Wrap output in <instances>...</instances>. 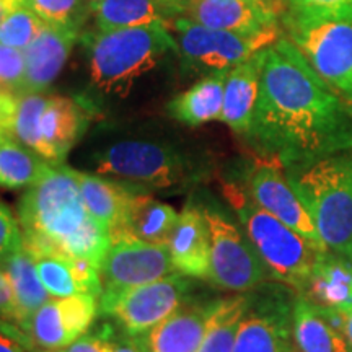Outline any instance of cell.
I'll use <instances>...</instances> for the list:
<instances>
[{"label": "cell", "instance_id": "obj_1", "mask_svg": "<svg viewBox=\"0 0 352 352\" xmlns=\"http://www.w3.org/2000/svg\"><path fill=\"white\" fill-rule=\"evenodd\" d=\"M259 94L245 135L259 157L285 171L352 148V109L289 38L259 51Z\"/></svg>", "mask_w": 352, "mask_h": 352}, {"label": "cell", "instance_id": "obj_2", "mask_svg": "<svg viewBox=\"0 0 352 352\" xmlns=\"http://www.w3.org/2000/svg\"><path fill=\"white\" fill-rule=\"evenodd\" d=\"M19 222L23 246L33 256L63 254L101 267L111 245L109 228L88 212L78 188V170L52 165L41 182L20 197Z\"/></svg>", "mask_w": 352, "mask_h": 352}, {"label": "cell", "instance_id": "obj_3", "mask_svg": "<svg viewBox=\"0 0 352 352\" xmlns=\"http://www.w3.org/2000/svg\"><path fill=\"white\" fill-rule=\"evenodd\" d=\"M87 164L91 173L148 195L183 192L204 176L199 162L182 144L157 138L114 139L96 147Z\"/></svg>", "mask_w": 352, "mask_h": 352}, {"label": "cell", "instance_id": "obj_4", "mask_svg": "<svg viewBox=\"0 0 352 352\" xmlns=\"http://www.w3.org/2000/svg\"><path fill=\"white\" fill-rule=\"evenodd\" d=\"M88 74L94 87L108 96H126L134 83L157 67L178 44L168 25H145L132 28L88 33Z\"/></svg>", "mask_w": 352, "mask_h": 352}, {"label": "cell", "instance_id": "obj_5", "mask_svg": "<svg viewBox=\"0 0 352 352\" xmlns=\"http://www.w3.org/2000/svg\"><path fill=\"white\" fill-rule=\"evenodd\" d=\"M222 192L271 279L297 294L305 292L314 276L318 250L300 233L259 208L245 188L223 182Z\"/></svg>", "mask_w": 352, "mask_h": 352}, {"label": "cell", "instance_id": "obj_6", "mask_svg": "<svg viewBox=\"0 0 352 352\" xmlns=\"http://www.w3.org/2000/svg\"><path fill=\"white\" fill-rule=\"evenodd\" d=\"M329 252L352 258V148L285 171Z\"/></svg>", "mask_w": 352, "mask_h": 352}, {"label": "cell", "instance_id": "obj_7", "mask_svg": "<svg viewBox=\"0 0 352 352\" xmlns=\"http://www.w3.org/2000/svg\"><path fill=\"white\" fill-rule=\"evenodd\" d=\"M175 39L178 44L176 54L183 67L192 74L228 72L254 54L277 41L280 32L261 34H243L227 30H215L196 21L178 16L171 21Z\"/></svg>", "mask_w": 352, "mask_h": 352}, {"label": "cell", "instance_id": "obj_8", "mask_svg": "<svg viewBox=\"0 0 352 352\" xmlns=\"http://www.w3.org/2000/svg\"><path fill=\"white\" fill-rule=\"evenodd\" d=\"M280 26L323 82L352 107V21L280 16Z\"/></svg>", "mask_w": 352, "mask_h": 352}, {"label": "cell", "instance_id": "obj_9", "mask_svg": "<svg viewBox=\"0 0 352 352\" xmlns=\"http://www.w3.org/2000/svg\"><path fill=\"white\" fill-rule=\"evenodd\" d=\"M210 233L209 283L233 294H246L267 280V270L248 240L219 206H201Z\"/></svg>", "mask_w": 352, "mask_h": 352}, {"label": "cell", "instance_id": "obj_10", "mask_svg": "<svg viewBox=\"0 0 352 352\" xmlns=\"http://www.w3.org/2000/svg\"><path fill=\"white\" fill-rule=\"evenodd\" d=\"M191 277L171 274L113 297H100V315L132 336H142L175 314L191 296Z\"/></svg>", "mask_w": 352, "mask_h": 352}, {"label": "cell", "instance_id": "obj_11", "mask_svg": "<svg viewBox=\"0 0 352 352\" xmlns=\"http://www.w3.org/2000/svg\"><path fill=\"white\" fill-rule=\"evenodd\" d=\"M294 298L285 285L264 283L250 292L232 352H284L292 344Z\"/></svg>", "mask_w": 352, "mask_h": 352}, {"label": "cell", "instance_id": "obj_12", "mask_svg": "<svg viewBox=\"0 0 352 352\" xmlns=\"http://www.w3.org/2000/svg\"><path fill=\"white\" fill-rule=\"evenodd\" d=\"M176 272L168 245L148 243L118 233L111 235V245L100 267L101 297L118 296Z\"/></svg>", "mask_w": 352, "mask_h": 352}, {"label": "cell", "instance_id": "obj_13", "mask_svg": "<svg viewBox=\"0 0 352 352\" xmlns=\"http://www.w3.org/2000/svg\"><path fill=\"white\" fill-rule=\"evenodd\" d=\"M245 189L259 208L300 233L320 253L329 252L283 165L271 158H256L250 168Z\"/></svg>", "mask_w": 352, "mask_h": 352}, {"label": "cell", "instance_id": "obj_14", "mask_svg": "<svg viewBox=\"0 0 352 352\" xmlns=\"http://www.w3.org/2000/svg\"><path fill=\"white\" fill-rule=\"evenodd\" d=\"M98 315V298L76 294L51 298L20 328L28 334L38 352H57L90 331Z\"/></svg>", "mask_w": 352, "mask_h": 352}, {"label": "cell", "instance_id": "obj_15", "mask_svg": "<svg viewBox=\"0 0 352 352\" xmlns=\"http://www.w3.org/2000/svg\"><path fill=\"white\" fill-rule=\"evenodd\" d=\"M283 8L258 0H188L183 16L215 30L243 34L280 32Z\"/></svg>", "mask_w": 352, "mask_h": 352}, {"label": "cell", "instance_id": "obj_16", "mask_svg": "<svg viewBox=\"0 0 352 352\" xmlns=\"http://www.w3.org/2000/svg\"><path fill=\"white\" fill-rule=\"evenodd\" d=\"M91 107L80 98L50 96L41 116L44 158L51 164H65V158L83 138L91 121Z\"/></svg>", "mask_w": 352, "mask_h": 352}, {"label": "cell", "instance_id": "obj_17", "mask_svg": "<svg viewBox=\"0 0 352 352\" xmlns=\"http://www.w3.org/2000/svg\"><path fill=\"white\" fill-rule=\"evenodd\" d=\"M166 245L175 270L179 274L209 280L210 233L199 204L188 202L184 206Z\"/></svg>", "mask_w": 352, "mask_h": 352}, {"label": "cell", "instance_id": "obj_18", "mask_svg": "<svg viewBox=\"0 0 352 352\" xmlns=\"http://www.w3.org/2000/svg\"><path fill=\"white\" fill-rule=\"evenodd\" d=\"M77 39L76 32L44 23L38 36L23 51L26 63L23 94H44L56 82Z\"/></svg>", "mask_w": 352, "mask_h": 352}, {"label": "cell", "instance_id": "obj_19", "mask_svg": "<svg viewBox=\"0 0 352 352\" xmlns=\"http://www.w3.org/2000/svg\"><path fill=\"white\" fill-rule=\"evenodd\" d=\"M215 300L188 298L175 314L142 334L147 352H197Z\"/></svg>", "mask_w": 352, "mask_h": 352}, {"label": "cell", "instance_id": "obj_20", "mask_svg": "<svg viewBox=\"0 0 352 352\" xmlns=\"http://www.w3.org/2000/svg\"><path fill=\"white\" fill-rule=\"evenodd\" d=\"M292 341L300 352H352L331 314L305 294L294 298Z\"/></svg>", "mask_w": 352, "mask_h": 352}, {"label": "cell", "instance_id": "obj_21", "mask_svg": "<svg viewBox=\"0 0 352 352\" xmlns=\"http://www.w3.org/2000/svg\"><path fill=\"white\" fill-rule=\"evenodd\" d=\"M259 69L261 63L258 52L227 74L220 121L240 135L248 134L252 126L259 94Z\"/></svg>", "mask_w": 352, "mask_h": 352}, {"label": "cell", "instance_id": "obj_22", "mask_svg": "<svg viewBox=\"0 0 352 352\" xmlns=\"http://www.w3.org/2000/svg\"><path fill=\"white\" fill-rule=\"evenodd\" d=\"M78 188L88 212L116 233L121 230L126 210L138 189L91 171L78 170Z\"/></svg>", "mask_w": 352, "mask_h": 352}, {"label": "cell", "instance_id": "obj_23", "mask_svg": "<svg viewBox=\"0 0 352 352\" xmlns=\"http://www.w3.org/2000/svg\"><path fill=\"white\" fill-rule=\"evenodd\" d=\"M227 74L215 72L204 76L186 91L175 96L166 108L170 116L189 127L220 121Z\"/></svg>", "mask_w": 352, "mask_h": 352}, {"label": "cell", "instance_id": "obj_24", "mask_svg": "<svg viewBox=\"0 0 352 352\" xmlns=\"http://www.w3.org/2000/svg\"><path fill=\"white\" fill-rule=\"evenodd\" d=\"M178 217L179 214L176 212L173 206L155 199L148 192L135 191L126 210L121 230L113 235L127 233L134 239L148 241V243L166 245Z\"/></svg>", "mask_w": 352, "mask_h": 352}, {"label": "cell", "instance_id": "obj_25", "mask_svg": "<svg viewBox=\"0 0 352 352\" xmlns=\"http://www.w3.org/2000/svg\"><path fill=\"white\" fill-rule=\"evenodd\" d=\"M305 296L321 308L352 305V261L333 252L320 253Z\"/></svg>", "mask_w": 352, "mask_h": 352}, {"label": "cell", "instance_id": "obj_26", "mask_svg": "<svg viewBox=\"0 0 352 352\" xmlns=\"http://www.w3.org/2000/svg\"><path fill=\"white\" fill-rule=\"evenodd\" d=\"M0 267L6 272L8 283L12 285L13 297L16 302V314H19L16 324L21 327L38 308L50 302L52 297L39 277L33 254L25 246L3 259Z\"/></svg>", "mask_w": 352, "mask_h": 352}, {"label": "cell", "instance_id": "obj_27", "mask_svg": "<svg viewBox=\"0 0 352 352\" xmlns=\"http://www.w3.org/2000/svg\"><path fill=\"white\" fill-rule=\"evenodd\" d=\"M54 164L13 139H0V188L16 191L41 182Z\"/></svg>", "mask_w": 352, "mask_h": 352}, {"label": "cell", "instance_id": "obj_28", "mask_svg": "<svg viewBox=\"0 0 352 352\" xmlns=\"http://www.w3.org/2000/svg\"><path fill=\"white\" fill-rule=\"evenodd\" d=\"M248 302L250 292L217 298L197 352H232Z\"/></svg>", "mask_w": 352, "mask_h": 352}, {"label": "cell", "instance_id": "obj_29", "mask_svg": "<svg viewBox=\"0 0 352 352\" xmlns=\"http://www.w3.org/2000/svg\"><path fill=\"white\" fill-rule=\"evenodd\" d=\"M98 32L145 25H168L153 0H101L91 8Z\"/></svg>", "mask_w": 352, "mask_h": 352}, {"label": "cell", "instance_id": "obj_30", "mask_svg": "<svg viewBox=\"0 0 352 352\" xmlns=\"http://www.w3.org/2000/svg\"><path fill=\"white\" fill-rule=\"evenodd\" d=\"M50 96L44 94H21L16 96V109L12 124V139L44 157L41 116Z\"/></svg>", "mask_w": 352, "mask_h": 352}, {"label": "cell", "instance_id": "obj_31", "mask_svg": "<svg viewBox=\"0 0 352 352\" xmlns=\"http://www.w3.org/2000/svg\"><path fill=\"white\" fill-rule=\"evenodd\" d=\"M44 23L80 33L91 13L90 0H23Z\"/></svg>", "mask_w": 352, "mask_h": 352}, {"label": "cell", "instance_id": "obj_32", "mask_svg": "<svg viewBox=\"0 0 352 352\" xmlns=\"http://www.w3.org/2000/svg\"><path fill=\"white\" fill-rule=\"evenodd\" d=\"M44 287L52 298H63L82 294L74 272L72 258L63 254H36L33 256Z\"/></svg>", "mask_w": 352, "mask_h": 352}, {"label": "cell", "instance_id": "obj_33", "mask_svg": "<svg viewBox=\"0 0 352 352\" xmlns=\"http://www.w3.org/2000/svg\"><path fill=\"white\" fill-rule=\"evenodd\" d=\"M280 16L303 21H352V0H284Z\"/></svg>", "mask_w": 352, "mask_h": 352}, {"label": "cell", "instance_id": "obj_34", "mask_svg": "<svg viewBox=\"0 0 352 352\" xmlns=\"http://www.w3.org/2000/svg\"><path fill=\"white\" fill-rule=\"evenodd\" d=\"M44 21L28 7L19 6L8 13L0 23V43L15 50L25 51L38 36Z\"/></svg>", "mask_w": 352, "mask_h": 352}, {"label": "cell", "instance_id": "obj_35", "mask_svg": "<svg viewBox=\"0 0 352 352\" xmlns=\"http://www.w3.org/2000/svg\"><path fill=\"white\" fill-rule=\"evenodd\" d=\"M26 63L25 52L0 43V88L13 95L23 94Z\"/></svg>", "mask_w": 352, "mask_h": 352}, {"label": "cell", "instance_id": "obj_36", "mask_svg": "<svg viewBox=\"0 0 352 352\" xmlns=\"http://www.w3.org/2000/svg\"><path fill=\"white\" fill-rule=\"evenodd\" d=\"M23 246V232L10 208L0 199V263Z\"/></svg>", "mask_w": 352, "mask_h": 352}, {"label": "cell", "instance_id": "obj_37", "mask_svg": "<svg viewBox=\"0 0 352 352\" xmlns=\"http://www.w3.org/2000/svg\"><path fill=\"white\" fill-rule=\"evenodd\" d=\"M114 331H116V324L113 321L103 323L101 327L90 329L72 344L57 352H111Z\"/></svg>", "mask_w": 352, "mask_h": 352}, {"label": "cell", "instance_id": "obj_38", "mask_svg": "<svg viewBox=\"0 0 352 352\" xmlns=\"http://www.w3.org/2000/svg\"><path fill=\"white\" fill-rule=\"evenodd\" d=\"M0 352H38L23 329L13 321L0 318Z\"/></svg>", "mask_w": 352, "mask_h": 352}, {"label": "cell", "instance_id": "obj_39", "mask_svg": "<svg viewBox=\"0 0 352 352\" xmlns=\"http://www.w3.org/2000/svg\"><path fill=\"white\" fill-rule=\"evenodd\" d=\"M16 109V95L0 88V139H12V124Z\"/></svg>", "mask_w": 352, "mask_h": 352}, {"label": "cell", "instance_id": "obj_40", "mask_svg": "<svg viewBox=\"0 0 352 352\" xmlns=\"http://www.w3.org/2000/svg\"><path fill=\"white\" fill-rule=\"evenodd\" d=\"M0 318L13 321H19V314H16V302L13 297L12 285L8 283L6 272L0 267Z\"/></svg>", "mask_w": 352, "mask_h": 352}, {"label": "cell", "instance_id": "obj_41", "mask_svg": "<svg viewBox=\"0 0 352 352\" xmlns=\"http://www.w3.org/2000/svg\"><path fill=\"white\" fill-rule=\"evenodd\" d=\"M111 352H147V347L144 344L142 336H132L116 327Z\"/></svg>", "mask_w": 352, "mask_h": 352}, {"label": "cell", "instance_id": "obj_42", "mask_svg": "<svg viewBox=\"0 0 352 352\" xmlns=\"http://www.w3.org/2000/svg\"><path fill=\"white\" fill-rule=\"evenodd\" d=\"M327 310L331 314L334 321H336V324L346 336V340L349 342L352 349V305L338 308V310H331V308H327Z\"/></svg>", "mask_w": 352, "mask_h": 352}, {"label": "cell", "instance_id": "obj_43", "mask_svg": "<svg viewBox=\"0 0 352 352\" xmlns=\"http://www.w3.org/2000/svg\"><path fill=\"white\" fill-rule=\"evenodd\" d=\"M160 8L162 13L165 15V19L175 15H183L184 6H186L188 0H153Z\"/></svg>", "mask_w": 352, "mask_h": 352}, {"label": "cell", "instance_id": "obj_44", "mask_svg": "<svg viewBox=\"0 0 352 352\" xmlns=\"http://www.w3.org/2000/svg\"><path fill=\"white\" fill-rule=\"evenodd\" d=\"M23 6V0H0V23L6 16L10 13L13 8Z\"/></svg>", "mask_w": 352, "mask_h": 352}, {"label": "cell", "instance_id": "obj_45", "mask_svg": "<svg viewBox=\"0 0 352 352\" xmlns=\"http://www.w3.org/2000/svg\"><path fill=\"white\" fill-rule=\"evenodd\" d=\"M284 352H300V351H298L297 347H296V344H294V342H292V344L287 346V349H285Z\"/></svg>", "mask_w": 352, "mask_h": 352}, {"label": "cell", "instance_id": "obj_46", "mask_svg": "<svg viewBox=\"0 0 352 352\" xmlns=\"http://www.w3.org/2000/svg\"><path fill=\"white\" fill-rule=\"evenodd\" d=\"M100 2H101V0H90V3H91V8H94L95 6H98Z\"/></svg>", "mask_w": 352, "mask_h": 352}, {"label": "cell", "instance_id": "obj_47", "mask_svg": "<svg viewBox=\"0 0 352 352\" xmlns=\"http://www.w3.org/2000/svg\"><path fill=\"white\" fill-rule=\"evenodd\" d=\"M279 2H280V3H283V2H284V0H279ZM283 6H284V3H283Z\"/></svg>", "mask_w": 352, "mask_h": 352}, {"label": "cell", "instance_id": "obj_48", "mask_svg": "<svg viewBox=\"0 0 352 352\" xmlns=\"http://www.w3.org/2000/svg\"><path fill=\"white\" fill-rule=\"evenodd\" d=\"M351 261H352V258H351Z\"/></svg>", "mask_w": 352, "mask_h": 352}, {"label": "cell", "instance_id": "obj_49", "mask_svg": "<svg viewBox=\"0 0 352 352\" xmlns=\"http://www.w3.org/2000/svg\"><path fill=\"white\" fill-rule=\"evenodd\" d=\"M351 109H352V107H351Z\"/></svg>", "mask_w": 352, "mask_h": 352}]
</instances>
